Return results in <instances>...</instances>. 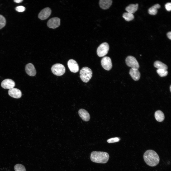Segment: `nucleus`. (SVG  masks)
I'll list each match as a JSON object with an SVG mask.
<instances>
[{
	"mask_svg": "<svg viewBox=\"0 0 171 171\" xmlns=\"http://www.w3.org/2000/svg\"><path fill=\"white\" fill-rule=\"evenodd\" d=\"M144 161L146 164L151 166H156L160 161V158L155 151L149 150L146 151L143 156Z\"/></svg>",
	"mask_w": 171,
	"mask_h": 171,
	"instance_id": "obj_1",
	"label": "nucleus"
},
{
	"mask_svg": "<svg viewBox=\"0 0 171 171\" xmlns=\"http://www.w3.org/2000/svg\"><path fill=\"white\" fill-rule=\"evenodd\" d=\"M109 158L108 153L103 152L93 151L91 152L90 156L91 160L98 163H106L108 161Z\"/></svg>",
	"mask_w": 171,
	"mask_h": 171,
	"instance_id": "obj_2",
	"label": "nucleus"
},
{
	"mask_svg": "<svg viewBox=\"0 0 171 171\" xmlns=\"http://www.w3.org/2000/svg\"><path fill=\"white\" fill-rule=\"evenodd\" d=\"M80 77L83 82H88L91 78L92 75V70L87 67H83L80 72Z\"/></svg>",
	"mask_w": 171,
	"mask_h": 171,
	"instance_id": "obj_3",
	"label": "nucleus"
},
{
	"mask_svg": "<svg viewBox=\"0 0 171 171\" xmlns=\"http://www.w3.org/2000/svg\"><path fill=\"white\" fill-rule=\"evenodd\" d=\"M52 73L55 75L61 76L65 73V68L63 65L57 63L53 65L51 68Z\"/></svg>",
	"mask_w": 171,
	"mask_h": 171,
	"instance_id": "obj_4",
	"label": "nucleus"
},
{
	"mask_svg": "<svg viewBox=\"0 0 171 171\" xmlns=\"http://www.w3.org/2000/svg\"><path fill=\"white\" fill-rule=\"evenodd\" d=\"M109 46L107 43H101L98 48L97 53L98 55L100 57H103L106 55L109 51Z\"/></svg>",
	"mask_w": 171,
	"mask_h": 171,
	"instance_id": "obj_5",
	"label": "nucleus"
},
{
	"mask_svg": "<svg viewBox=\"0 0 171 171\" xmlns=\"http://www.w3.org/2000/svg\"><path fill=\"white\" fill-rule=\"evenodd\" d=\"M125 62L127 65L131 68L138 69L139 65L138 62L134 57L132 56H128L126 58Z\"/></svg>",
	"mask_w": 171,
	"mask_h": 171,
	"instance_id": "obj_6",
	"label": "nucleus"
},
{
	"mask_svg": "<svg viewBox=\"0 0 171 171\" xmlns=\"http://www.w3.org/2000/svg\"><path fill=\"white\" fill-rule=\"evenodd\" d=\"M102 67L105 70L109 71L112 67V63L111 58L109 57L105 56L103 57L101 61Z\"/></svg>",
	"mask_w": 171,
	"mask_h": 171,
	"instance_id": "obj_7",
	"label": "nucleus"
},
{
	"mask_svg": "<svg viewBox=\"0 0 171 171\" xmlns=\"http://www.w3.org/2000/svg\"><path fill=\"white\" fill-rule=\"evenodd\" d=\"M60 19L57 17H54L50 19L47 23V25L50 28L54 29L58 27L60 25Z\"/></svg>",
	"mask_w": 171,
	"mask_h": 171,
	"instance_id": "obj_8",
	"label": "nucleus"
},
{
	"mask_svg": "<svg viewBox=\"0 0 171 171\" xmlns=\"http://www.w3.org/2000/svg\"><path fill=\"white\" fill-rule=\"evenodd\" d=\"M67 65L71 72L76 73L79 71V67L78 65L77 62L74 60H69L68 62Z\"/></svg>",
	"mask_w": 171,
	"mask_h": 171,
	"instance_id": "obj_9",
	"label": "nucleus"
},
{
	"mask_svg": "<svg viewBox=\"0 0 171 171\" xmlns=\"http://www.w3.org/2000/svg\"><path fill=\"white\" fill-rule=\"evenodd\" d=\"M15 85L14 82L12 80L7 79L3 80L1 82V86L3 88L10 89L13 88Z\"/></svg>",
	"mask_w": 171,
	"mask_h": 171,
	"instance_id": "obj_10",
	"label": "nucleus"
},
{
	"mask_svg": "<svg viewBox=\"0 0 171 171\" xmlns=\"http://www.w3.org/2000/svg\"><path fill=\"white\" fill-rule=\"evenodd\" d=\"M51 13V9L47 7L42 10L38 14V17L40 19L44 20L47 19L50 15Z\"/></svg>",
	"mask_w": 171,
	"mask_h": 171,
	"instance_id": "obj_11",
	"label": "nucleus"
},
{
	"mask_svg": "<svg viewBox=\"0 0 171 171\" xmlns=\"http://www.w3.org/2000/svg\"><path fill=\"white\" fill-rule=\"evenodd\" d=\"M8 94L10 96L16 99L20 98L22 96L21 91L18 89L14 88L9 89Z\"/></svg>",
	"mask_w": 171,
	"mask_h": 171,
	"instance_id": "obj_12",
	"label": "nucleus"
},
{
	"mask_svg": "<svg viewBox=\"0 0 171 171\" xmlns=\"http://www.w3.org/2000/svg\"><path fill=\"white\" fill-rule=\"evenodd\" d=\"M25 70L26 73L30 76H34L36 73V71L34 66L33 64L31 63H29L26 65Z\"/></svg>",
	"mask_w": 171,
	"mask_h": 171,
	"instance_id": "obj_13",
	"label": "nucleus"
},
{
	"mask_svg": "<svg viewBox=\"0 0 171 171\" xmlns=\"http://www.w3.org/2000/svg\"><path fill=\"white\" fill-rule=\"evenodd\" d=\"M78 114L81 118L84 121H87L90 119V116L88 112L83 109H81L78 111Z\"/></svg>",
	"mask_w": 171,
	"mask_h": 171,
	"instance_id": "obj_14",
	"label": "nucleus"
},
{
	"mask_svg": "<svg viewBox=\"0 0 171 171\" xmlns=\"http://www.w3.org/2000/svg\"><path fill=\"white\" fill-rule=\"evenodd\" d=\"M129 74L134 81H138L140 78V74L138 69L131 68L129 71Z\"/></svg>",
	"mask_w": 171,
	"mask_h": 171,
	"instance_id": "obj_15",
	"label": "nucleus"
},
{
	"mask_svg": "<svg viewBox=\"0 0 171 171\" xmlns=\"http://www.w3.org/2000/svg\"><path fill=\"white\" fill-rule=\"evenodd\" d=\"M112 2L111 0H100L99 1V5L102 9L106 10L111 6Z\"/></svg>",
	"mask_w": 171,
	"mask_h": 171,
	"instance_id": "obj_16",
	"label": "nucleus"
},
{
	"mask_svg": "<svg viewBox=\"0 0 171 171\" xmlns=\"http://www.w3.org/2000/svg\"><path fill=\"white\" fill-rule=\"evenodd\" d=\"M138 4H131L127 6L125 10L128 12L133 14L134 13L138 10Z\"/></svg>",
	"mask_w": 171,
	"mask_h": 171,
	"instance_id": "obj_17",
	"label": "nucleus"
},
{
	"mask_svg": "<svg viewBox=\"0 0 171 171\" xmlns=\"http://www.w3.org/2000/svg\"><path fill=\"white\" fill-rule=\"evenodd\" d=\"M155 116L156 120L159 122L163 121L165 118L163 113L160 110H157L155 112Z\"/></svg>",
	"mask_w": 171,
	"mask_h": 171,
	"instance_id": "obj_18",
	"label": "nucleus"
},
{
	"mask_svg": "<svg viewBox=\"0 0 171 171\" xmlns=\"http://www.w3.org/2000/svg\"><path fill=\"white\" fill-rule=\"evenodd\" d=\"M160 5L159 4H155L149 9L148 13L151 15H156L157 12V9L160 8Z\"/></svg>",
	"mask_w": 171,
	"mask_h": 171,
	"instance_id": "obj_19",
	"label": "nucleus"
},
{
	"mask_svg": "<svg viewBox=\"0 0 171 171\" xmlns=\"http://www.w3.org/2000/svg\"><path fill=\"white\" fill-rule=\"evenodd\" d=\"M154 66L158 69H163L167 70L168 69V67L166 65L159 61H155L154 63Z\"/></svg>",
	"mask_w": 171,
	"mask_h": 171,
	"instance_id": "obj_20",
	"label": "nucleus"
},
{
	"mask_svg": "<svg viewBox=\"0 0 171 171\" xmlns=\"http://www.w3.org/2000/svg\"><path fill=\"white\" fill-rule=\"evenodd\" d=\"M123 17L126 20L129 21L133 19L134 16L133 14L127 12L123 14Z\"/></svg>",
	"mask_w": 171,
	"mask_h": 171,
	"instance_id": "obj_21",
	"label": "nucleus"
},
{
	"mask_svg": "<svg viewBox=\"0 0 171 171\" xmlns=\"http://www.w3.org/2000/svg\"><path fill=\"white\" fill-rule=\"evenodd\" d=\"M157 72L159 75L161 77L166 76L168 74V71L167 70L163 69H157Z\"/></svg>",
	"mask_w": 171,
	"mask_h": 171,
	"instance_id": "obj_22",
	"label": "nucleus"
},
{
	"mask_svg": "<svg viewBox=\"0 0 171 171\" xmlns=\"http://www.w3.org/2000/svg\"><path fill=\"white\" fill-rule=\"evenodd\" d=\"M14 169L15 171H26L24 166L20 164L15 165L14 166Z\"/></svg>",
	"mask_w": 171,
	"mask_h": 171,
	"instance_id": "obj_23",
	"label": "nucleus"
},
{
	"mask_svg": "<svg viewBox=\"0 0 171 171\" xmlns=\"http://www.w3.org/2000/svg\"><path fill=\"white\" fill-rule=\"evenodd\" d=\"M6 24V20L5 17L0 14V29L4 27Z\"/></svg>",
	"mask_w": 171,
	"mask_h": 171,
	"instance_id": "obj_24",
	"label": "nucleus"
},
{
	"mask_svg": "<svg viewBox=\"0 0 171 171\" xmlns=\"http://www.w3.org/2000/svg\"><path fill=\"white\" fill-rule=\"evenodd\" d=\"M119 138L118 137L112 138L108 139L107 141L109 143H113L119 142Z\"/></svg>",
	"mask_w": 171,
	"mask_h": 171,
	"instance_id": "obj_25",
	"label": "nucleus"
},
{
	"mask_svg": "<svg viewBox=\"0 0 171 171\" xmlns=\"http://www.w3.org/2000/svg\"><path fill=\"white\" fill-rule=\"evenodd\" d=\"M25 8L22 6H18L15 8L16 10L19 12H23L25 10Z\"/></svg>",
	"mask_w": 171,
	"mask_h": 171,
	"instance_id": "obj_26",
	"label": "nucleus"
},
{
	"mask_svg": "<svg viewBox=\"0 0 171 171\" xmlns=\"http://www.w3.org/2000/svg\"><path fill=\"white\" fill-rule=\"evenodd\" d=\"M166 10L168 11H170L171 10V3L170 2L166 3L165 5Z\"/></svg>",
	"mask_w": 171,
	"mask_h": 171,
	"instance_id": "obj_27",
	"label": "nucleus"
},
{
	"mask_svg": "<svg viewBox=\"0 0 171 171\" xmlns=\"http://www.w3.org/2000/svg\"><path fill=\"white\" fill-rule=\"evenodd\" d=\"M167 35L168 38L170 39H171V31L168 32L167 34Z\"/></svg>",
	"mask_w": 171,
	"mask_h": 171,
	"instance_id": "obj_28",
	"label": "nucleus"
},
{
	"mask_svg": "<svg viewBox=\"0 0 171 171\" xmlns=\"http://www.w3.org/2000/svg\"><path fill=\"white\" fill-rule=\"evenodd\" d=\"M23 1V0H14V1L15 2L19 3H20L22 1Z\"/></svg>",
	"mask_w": 171,
	"mask_h": 171,
	"instance_id": "obj_29",
	"label": "nucleus"
},
{
	"mask_svg": "<svg viewBox=\"0 0 171 171\" xmlns=\"http://www.w3.org/2000/svg\"><path fill=\"white\" fill-rule=\"evenodd\" d=\"M171 85L170 86V91H171Z\"/></svg>",
	"mask_w": 171,
	"mask_h": 171,
	"instance_id": "obj_30",
	"label": "nucleus"
}]
</instances>
